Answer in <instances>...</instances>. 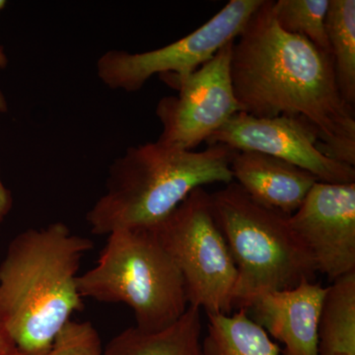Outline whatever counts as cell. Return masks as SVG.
Wrapping results in <instances>:
<instances>
[{
  "label": "cell",
  "mask_w": 355,
  "mask_h": 355,
  "mask_svg": "<svg viewBox=\"0 0 355 355\" xmlns=\"http://www.w3.org/2000/svg\"><path fill=\"white\" fill-rule=\"evenodd\" d=\"M83 298L130 306L135 327L153 333L176 323L189 304L176 263L153 229L108 235L94 268L77 277Z\"/></svg>",
  "instance_id": "cell-5"
},
{
  "label": "cell",
  "mask_w": 355,
  "mask_h": 355,
  "mask_svg": "<svg viewBox=\"0 0 355 355\" xmlns=\"http://www.w3.org/2000/svg\"><path fill=\"white\" fill-rule=\"evenodd\" d=\"M329 4L330 0H277L273 1L272 9L282 29L304 37L331 55L326 33Z\"/></svg>",
  "instance_id": "cell-17"
},
{
  "label": "cell",
  "mask_w": 355,
  "mask_h": 355,
  "mask_svg": "<svg viewBox=\"0 0 355 355\" xmlns=\"http://www.w3.org/2000/svg\"><path fill=\"white\" fill-rule=\"evenodd\" d=\"M16 347L6 329L0 324V355H14Z\"/></svg>",
  "instance_id": "cell-20"
},
{
  "label": "cell",
  "mask_w": 355,
  "mask_h": 355,
  "mask_svg": "<svg viewBox=\"0 0 355 355\" xmlns=\"http://www.w3.org/2000/svg\"><path fill=\"white\" fill-rule=\"evenodd\" d=\"M263 0L235 40L230 76L240 112L289 116L316 132L328 157L355 165V111L336 83L331 55L284 31Z\"/></svg>",
  "instance_id": "cell-1"
},
{
  "label": "cell",
  "mask_w": 355,
  "mask_h": 355,
  "mask_svg": "<svg viewBox=\"0 0 355 355\" xmlns=\"http://www.w3.org/2000/svg\"><path fill=\"white\" fill-rule=\"evenodd\" d=\"M93 243L62 222L28 229L0 263V324L21 354L51 349L72 314L83 309L77 277Z\"/></svg>",
  "instance_id": "cell-2"
},
{
  "label": "cell",
  "mask_w": 355,
  "mask_h": 355,
  "mask_svg": "<svg viewBox=\"0 0 355 355\" xmlns=\"http://www.w3.org/2000/svg\"><path fill=\"white\" fill-rule=\"evenodd\" d=\"M326 33L340 94L355 108L354 0H330Z\"/></svg>",
  "instance_id": "cell-16"
},
{
  "label": "cell",
  "mask_w": 355,
  "mask_h": 355,
  "mask_svg": "<svg viewBox=\"0 0 355 355\" xmlns=\"http://www.w3.org/2000/svg\"><path fill=\"white\" fill-rule=\"evenodd\" d=\"M200 309L189 306L183 316L162 331L130 327L114 336L103 355H207L202 347Z\"/></svg>",
  "instance_id": "cell-13"
},
{
  "label": "cell",
  "mask_w": 355,
  "mask_h": 355,
  "mask_svg": "<svg viewBox=\"0 0 355 355\" xmlns=\"http://www.w3.org/2000/svg\"><path fill=\"white\" fill-rule=\"evenodd\" d=\"M233 43L224 46L188 76L169 85L179 94L162 98L158 103L156 116L162 125L158 142L193 151L239 113L230 76Z\"/></svg>",
  "instance_id": "cell-8"
},
{
  "label": "cell",
  "mask_w": 355,
  "mask_h": 355,
  "mask_svg": "<svg viewBox=\"0 0 355 355\" xmlns=\"http://www.w3.org/2000/svg\"><path fill=\"white\" fill-rule=\"evenodd\" d=\"M6 6V1L0 0V10H2ZM7 62H8V60H7L6 51H4L3 46L0 44V69H4L7 65ZM7 109H8V107H7L6 98H4L3 94L0 91V113H6Z\"/></svg>",
  "instance_id": "cell-21"
},
{
  "label": "cell",
  "mask_w": 355,
  "mask_h": 355,
  "mask_svg": "<svg viewBox=\"0 0 355 355\" xmlns=\"http://www.w3.org/2000/svg\"><path fill=\"white\" fill-rule=\"evenodd\" d=\"M326 288L302 280L286 291L268 292L254 299L252 319L284 345L282 355H320L319 321Z\"/></svg>",
  "instance_id": "cell-11"
},
{
  "label": "cell",
  "mask_w": 355,
  "mask_h": 355,
  "mask_svg": "<svg viewBox=\"0 0 355 355\" xmlns=\"http://www.w3.org/2000/svg\"><path fill=\"white\" fill-rule=\"evenodd\" d=\"M291 227L330 282L355 270V183L317 182Z\"/></svg>",
  "instance_id": "cell-10"
},
{
  "label": "cell",
  "mask_w": 355,
  "mask_h": 355,
  "mask_svg": "<svg viewBox=\"0 0 355 355\" xmlns=\"http://www.w3.org/2000/svg\"><path fill=\"white\" fill-rule=\"evenodd\" d=\"M235 153L220 144L202 151L158 141L128 147L112 163L106 191L88 211L91 231L108 236L120 229L155 228L196 189L234 182Z\"/></svg>",
  "instance_id": "cell-3"
},
{
  "label": "cell",
  "mask_w": 355,
  "mask_h": 355,
  "mask_svg": "<svg viewBox=\"0 0 355 355\" xmlns=\"http://www.w3.org/2000/svg\"><path fill=\"white\" fill-rule=\"evenodd\" d=\"M263 0H230L196 31L157 50L132 53L112 50L97 62V76L107 87L137 92L155 74L168 85L184 78L234 42Z\"/></svg>",
  "instance_id": "cell-7"
},
{
  "label": "cell",
  "mask_w": 355,
  "mask_h": 355,
  "mask_svg": "<svg viewBox=\"0 0 355 355\" xmlns=\"http://www.w3.org/2000/svg\"><path fill=\"white\" fill-rule=\"evenodd\" d=\"M12 205V195L2 181L1 172H0V222L3 221L4 218L8 216Z\"/></svg>",
  "instance_id": "cell-19"
},
{
  "label": "cell",
  "mask_w": 355,
  "mask_h": 355,
  "mask_svg": "<svg viewBox=\"0 0 355 355\" xmlns=\"http://www.w3.org/2000/svg\"><path fill=\"white\" fill-rule=\"evenodd\" d=\"M320 355H355V270L331 282L322 302Z\"/></svg>",
  "instance_id": "cell-14"
},
{
  "label": "cell",
  "mask_w": 355,
  "mask_h": 355,
  "mask_svg": "<svg viewBox=\"0 0 355 355\" xmlns=\"http://www.w3.org/2000/svg\"><path fill=\"white\" fill-rule=\"evenodd\" d=\"M153 230L181 272L189 306L207 315L232 314L237 268L210 193L196 189Z\"/></svg>",
  "instance_id": "cell-6"
},
{
  "label": "cell",
  "mask_w": 355,
  "mask_h": 355,
  "mask_svg": "<svg viewBox=\"0 0 355 355\" xmlns=\"http://www.w3.org/2000/svg\"><path fill=\"white\" fill-rule=\"evenodd\" d=\"M210 198L237 268L234 308L248 309L263 294L315 279L316 268L288 216L257 202L235 182L210 193Z\"/></svg>",
  "instance_id": "cell-4"
},
{
  "label": "cell",
  "mask_w": 355,
  "mask_h": 355,
  "mask_svg": "<svg viewBox=\"0 0 355 355\" xmlns=\"http://www.w3.org/2000/svg\"><path fill=\"white\" fill-rule=\"evenodd\" d=\"M202 340L207 355H282L277 343L256 323L246 309L235 314H212Z\"/></svg>",
  "instance_id": "cell-15"
},
{
  "label": "cell",
  "mask_w": 355,
  "mask_h": 355,
  "mask_svg": "<svg viewBox=\"0 0 355 355\" xmlns=\"http://www.w3.org/2000/svg\"><path fill=\"white\" fill-rule=\"evenodd\" d=\"M205 144H220L235 151L266 154L297 166L322 183H355L354 166L322 153L316 132L297 119L258 118L239 112Z\"/></svg>",
  "instance_id": "cell-9"
},
{
  "label": "cell",
  "mask_w": 355,
  "mask_h": 355,
  "mask_svg": "<svg viewBox=\"0 0 355 355\" xmlns=\"http://www.w3.org/2000/svg\"><path fill=\"white\" fill-rule=\"evenodd\" d=\"M230 168L235 183L250 197L286 216L297 211L319 182L297 166L254 151H236Z\"/></svg>",
  "instance_id": "cell-12"
},
{
  "label": "cell",
  "mask_w": 355,
  "mask_h": 355,
  "mask_svg": "<svg viewBox=\"0 0 355 355\" xmlns=\"http://www.w3.org/2000/svg\"><path fill=\"white\" fill-rule=\"evenodd\" d=\"M101 338L91 322H76L70 320L58 334L50 349L33 355H103ZM14 355L21 354L16 350Z\"/></svg>",
  "instance_id": "cell-18"
}]
</instances>
